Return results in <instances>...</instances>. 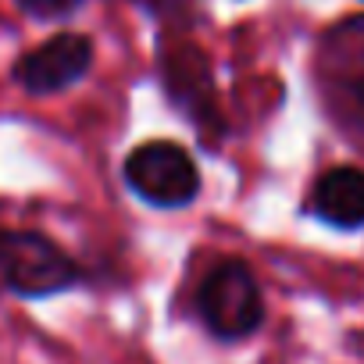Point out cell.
Listing matches in <instances>:
<instances>
[{"instance_id": "cell-6", "label": "cell", "mask_w": 364, "mask_h": 364, "mask_svg": "<svg viewBox=\"0 0 364 364\" xmlns=\"http://www.w3.org/2000/svg\"><path fill=\"white\" fill-rule=\"evenodd\" d=\"M311 211L336 225V229H357L364 225V171L360 168H332L314 182Z\"/></svg>"}, {"instance_id": "cell-2", "label": "cell", "mask_w": 364, "mask_h": 364, "mask_svg": "<svg viewBox=\"0 0 364 364\" xmlns=\"http://www.w3.org/2000/svg\"><path fill=\"white\" fill-rule=\"evenodd\" d=\"M197 311L218 339L250 336L264 318V300H261V286L254 272L236 257L215 264L197 293Z\"/></svg>"}, {"instance_id": "cell-5", "label": "cell", "mask_w": 364, "mask_h": 364, "mask_svg": "<svg viewBox=\"0 0 364 364\" xmlns=\"http://www.w3.org/2000/svg\"><path fill=\"white\" fill-rule=\"evenodd\" d=\"M93 65V43L82 33H58L36 50H29L15 65V79L22 90L47 97L75 86Z\"/></svg>"}, {"instance_id": "cell-3", "label": "cell", "mask_w": 364, "mask_h": 364, "mask_svg": "<svg viewBox=\"0 0 364 364\" xmlns=\"http://www.w3.org/2000/svg\"><path fill=\"white\" fill-rule=\"evenodd\" d=\"M125 182L157 208H182L190 204L200 190V171L193 157L182 150L178 143H143L129 154L125 161Z\"/></svg>"}, {"instance_id": "cell-4", "label": "cell", "mask_w": 364, "mask_h": 364, "mask_svg": "<svg viewBox=\"0 0 364 364\" xmlns=\"http://www.w3.org/2000/svg\"><path fill=\"white\" fill-rule=\"evenodd\" d=\"M321 75L339 118L364 136V18H346L321 43Z\"/></svg>"}, {"instance_id": "cell-1", "label": "cell", "mask_w": 364, "mask_h": 364, "mask_svg": "<svg viewBox=\"0 0 364 364\" xmlns=\"http://www.w3.org/2000/svg\"><path fill=\"white\" fill-rule=\"evenodd\" d=\"M0 279L18 296H50L79 282L75 261L43 232H0Z\"/></svg>"}, {"instance_id": "cell-7", "label": "cell", "mask_w": 364, "mask_h": 364, "mask_svg": "<svg viewBox=\"0 0 364 364\" xmlns=\"http://www.w3.org/2000/svg\"><path fill=\"white\" fill-rule=\"evenodd\" d=\"M200 61V54H182V58H171L168 61V90L178 104H186V111L193 107H208V97H211V82H208V68H200L193 75V65Z\"/></svg>"}, {"instance_id": "cell-8", "label": "cell", "mask_w": 364, "mask_h": 364, "mask_svg": "<svg viewBox=\"0 0 364 364\" xmlns=\"http://www.w3.org/2000/svg\"><path fill=\"white\" fill-rule=\"evenodd\" d=\"M18 8L33 18H61L79 8V0H18Z\"/></svg>"}]
</instances>
